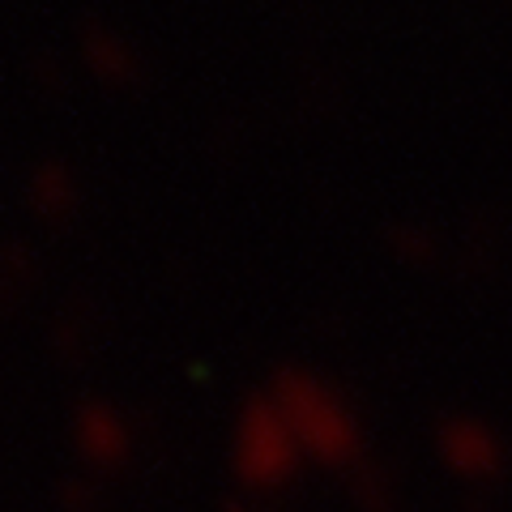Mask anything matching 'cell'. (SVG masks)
Listing matches in <instances>:
<instances>
[{
    "label": "cell",
    "mask_w": 512,
    "mask_h": 512,
    "mask_svg": "<svg viewBox=\"0 0 512 512\" xmlns=\"http://www.w3.org/2000/svg\"><path fill=\"white\" fill-rule=\"evenodd\" d=\"M69 440H73L77 461L90 470H99V474L124 470L137 453L133 419H128L116 402H103V397L77 402L73 419H69Z\"/></svg>",
    "instance_id": "6da1fadb"
},
{
    "label": "cell",
    "mask_w": 512,
    "mask_h": 512,
    "mask_svg": "<svg viewBox=\"0 0 512 512\" xmlns=\"http://www.w3.org/2000/svg\"><path fill=\"white\" fill-rule=\"evenodd\" d=\"M286 461H291V436H286L282 414L265 402L248 406L235 427V470L248 483H274Z\"/></svg>",
    "instance_id": "7a4b0ae2"
},
{
    "label": "cell",
    "mask_w": 512,
    "mask_h": 512,
    "mask_svg": "<svg viewBox=\"0 0 512 512\" xmlns=\"http://www.w3.org/2000/svg\"><path fill=\"white\" fill-rule=\"evenodd\" d=\"M30 210L47 218H64L73 210V175L64 167H39L35 184H30Z\"/></svg>",
    "instance_id": "3957f363"
}]
</instances>
